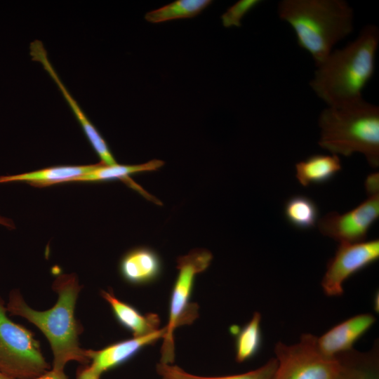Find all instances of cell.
<instances>
[{
	"label": "cell",
	"mask_w": 379,
	"mask_h": 379,
	"mask_svg": "<svg viewBox=\"0 0 379 379\" xmlns=\"http://www.w3.org/2000/svg\"><path fill=\"white\" fill-rule=\"evenodd\" d=\"M364 187L368 197L379 194V173L369 174L365 180Z\"/></svg>",
	"instance_id": "obj_23"
},
{
	"label": "cell",
	"mask_w": 379,
	"mask_h": 379,
	"mask_svg": "<svg viewBox=\"0 0 379 379\" xmlns=\"http://www.w3.org/2000/svg\"><path fill=\"white\" fill-rule=\"evenodd\" d=\"M212 259V253L206 249H195L178 258V273L171 294L168 322L165 326L160 363L173 364L175 328L190 325L198 317L199 306L190 302L191 295L197 275L208 267Z\"/></svg>",
	"instance_id": "obj_5"
},
{
	"label": "cell",
	"mask_w": 379,
	"mask_h": 379,
	"mask_svg": "<svg viewBox=\"0 0 379 379\" xmlns=\"http://www.w3.org/2000/svg\"><path fill=\"white\" fill-rule=\"evenodd\" d=\"M32 379H68L64 371L49 370L45 373Z\"/></svg>",
	"instance_id": "obj_24"
},
{
	"label": "cell",
	"mask_w": 379,
	"mask_h": 379,
	"mask_svg": "<svg viewBox=\"0 0 379 379\" xmlns=\"http://www.w3.org/2000/svg\"><path fill=\"white\" fill-rule=\"evenodd\" d=\"M317 337L302 335L298 343L275 346L277 368L272 379H341L350 371L347 352L327 357L319 352Z\"/></svg>",
	"instance_id": "obj_6"
},
{
	"label": "cell",
	"mask_w": 379,
	"mask_h": 379,
	"mask_svg": "<svg viewBox=\"0 0 379 379\" xmlns=\"http://www.w3.org/2000/svg\"><path fill=\"white\" fill-rule=\"evenodd\" d=\"M99 163L82 166H55L26 173L0 176V184L25 182L32 186L44 187L68 183L71 180L95 169Z\"/></svg>",
	"instance_id": "obj_16"
},
{
	"label": "cell",
	"mask_w": 379,
	"mask_h": 379,
	"mask_svg": "<svg viewBox=\"0 0 379 379\" xmlns=\"http://www.w3.org/2000/svg\"><path fill=\"white\" fill-rule=\"evenodd\" d=\"M379 45V29L366 25L345 46L333 49L316 66L309 84L327 106H340L361 100L372 79Z\"/></svg>",
	"instance_id": "obj_2"
},
{
	"label": "cell",
	"mask_w": 379,
	"mask_h": 379,
	"mask_svg": "<svg viewBox=\"0 0 379 379\" xmlns=\"http://www.w3.org/2000/svg\"><path fill=\"white\" fill-rule=\"evenodd\" d=\"M278 362L276 358H272L261 367L247 373L218 377H203L192 375L173 365L159 363L156 365V371L161 379H272Z\"/></svg>",
	"instance_id": "obj_18"
},
{
	"label": "cell",
	"mask_w": 379,
	"mask_h": 379,
	"mask_svg": "<svg viewBox=\"0 0 379 379\" xmlns=\"http://www.w3.org/2000/svg\"><path fill=\"white\" fill-rule=\"evenodd\" d=\"M379 217V194L368 198L343 214L332 211L319 220V232L340 243H357L366 239Z\"/></svg>",
	"instance_id": "obj_9"
},
{
	"label": "cell",
	"mask_w": 379,
	"mask_h": 379,
	"mask_svg": "<svg viewBox=\"0 0 379 379\" xmlns=\"http://www.w3.org/2000/svg\"><path fill=\"white\" fill-rule=\"evenodd\" d=\"M52 288L58 294V300L47 310L31 308L18 290L10 293L6 310L11 315L26 319L44 333L52 350L53 370L64 371L65 366L70 361L87 364L88 350L81 348L79 340L83 327L74 315L82 286L74 274H62L56 277Z\"/></svg>",
	"instance_id": "obj_1"
},
{
	"label": "cell",
	"mask_w": 379,
	"mask_h": 379,
	"mask_svg": "<svg viewBox=\"0 0 379 379\" xmlns=\"http://www.w3.org/2000/svg\"><path fill=\"white\" fill-rule=\"evenodd\" d=\"M29 54L32 57V60L39 62L44 69L55 82L65 99L72 108V112L80 124L92 147L100 158L101 161L106 165H114L117 164L106 141L90 121L86 115L78 105L76 100L62 84L48 60V53L43 43L39 40H34L32 41L29 46Z\"/></svg>",
	"instance_id": "obj_11"
},
{
	"label": "cell",
	"mask_w": 379,
	"mask_h": 379,
	"mask_svg": "<svg viewBox=\"0 0 379 379\" xmlns=\"http://www.w3.org/2000/svg\"><path fill=\"white\" fill-rule=\"evenodd\" d=\"M100 294L110 305L117 321L131 331L133 338L147 335L160 329L161 321L158 314H141L133 306L118 299L112 289L101 291Z\"/></svg>",
	"instance_id": "obj_15"
},
{
	"label": "cell",
	"mask_w": 379,
	"mask_h": 379,
	"mask_svg": "<svg viewBox=\"0 0 379 379\" xmlns=\"http://www.w3.org/2000/svg\"><path fill=\"white\" fill-rule=\"evenodd\" d=\"M164 162L159 159H153L141 164L122 165H106L100 161L98 166L91 172L74 178L69 182H97L114 180H120L127 184L132 189L138 192L146 199L156 204H161L154 197L147 193L143 188L130 178L133 174L157 171L163 166Z\"/></svg>",
	"instance_id": "obj_14"
},
{
	"label": "cell",
	"mask_w": 379,
	"mask_h": 379,
	"mask_svg": "<svg viewBox=\"0 0 379 379\" xmlns=\"http://www.w3.org/2000/svg\"><path fill=\"white\" fill-rule=\"evenodd\" d=\"M341 379H351V378H348L347 376H345V377L342 378Z\"/></svg>",
	"instance_id": "obj_27"
},
{
	"label": "cell",
	"mask_w": 379,
	"mask_h": 379,
	"mask_svg": "<svg viewBox=\"0 0 379 379\" xmlns=\"http://www.w3.org/2000/svg\"><path fill=\"white\" fill-rule=\"evenodd\" d=\"M119 272L122 278L133 285H144L155 281L161 272V261L158 254L148 247H136L121 258Z\"/></svg>",
	"instance_id": "obj_13"
},
{
	"label": "cell",
	"mask_w": 379,
	"mask_h": 379,
	"mask_svg": "<svg viewBox=\"0 0 379 379\" xmlns=\"http://www.w3.org/2000/svg\"><path fill=\"white\" fill-rule=\"evenodd\" d=\"M260 2V0L238 1L221 15L222 25L225 27H240L243 18Z\"/></svg>",
	"instance_id": "obj_22"
},
{
	"label": "cell",
	"mask_w": 379,
	"mask_h": 379,
	"mask_svg": "<svg viewBox=\"0 0 379 379\" xmlns=\"http://www.w3.org/2000/svg\"><path fill=\"white\" fill-rule=\"evenodd\" d=\"M165 333L164 326L147 335L119 341L99 350H88L89 362L78 368L77 379H100L105 372L124 364L145 347L163 338Z\"/></svg>",
	"instance_id": "obj_10"
},
{
	"label": "cell",
	"mask_w": 379,
	"mask_h": 379,
	"mask_svg": "<svg viewBox=\"0 0 379 379\" xmlns=\"http://www.w3.org/2000/svg\"><path fill=\"white\" fill-rule=\"evenodd\" d=\"M375 318L371 314L352 317L331 328L319 338L316 345L321 353L335 357L352 350L354 344L373 325Z\"/></svg>",
	"instance_id": "obj_12"
},
{
	"label": "cell",
	"mask_w": 379,
	"mask_h": 379,
	"mask_svg": "<svg viewBox=\"0 0 379 379\" xmlns=\"http://www.w3.org/2000/svg\"><path fill=\"white\" fill-rule=\"evenodd\" d=\"M341 169L338 155L317 154L295 164V177L302 186L307 187L329 181Z\"/></svg>",
	"instance_id": "obj_17"
},
{
	"label": "cell",
	"mask_w": 379,
	"mask_h": 379,
	"mask_svg": "<svg viewBox=\"0 0 379 379\" xmlns=\"http://www.w3.org/2000/svg\"><path fill=\"white\" fill-rule=\"evenodd\" d=\"M260 321V314L255 312L251 319L235 333V359L237 362L248 361L260 351L262 345Z\"/></svg>",
	"instance_id": "obj_20"
},
{
	"label": "cell",
	"mask_w": 379,
	"mask_h": 379,
	"mask_svg": "<svg viewBox=\"0 0 379 379\" xmlns=\"http://www.w3.org/2000/svg\"><path fill=\"white\" fill-rule=\"evenodd\" d=\"M50 368L39 341L30 330L8 317L0 297V371L13 379H32Z\"/></svg>",
	"instance_id": "obj_7"
},
{
	"label": "cell",
	"mask_w": 379,
	"mask_h": 379,
	"mask_svg": "<svg viewBox=\"0 0 379 379\" xmlns=\"http://www.w3.org/2000/svg\"><path fill=\"white\" fill-rule=\"evenodd\" d=\"M0 379H13V378L4 374L1 371H0Z\"/></svg>",
	"instance_id": "obj_26"
},
{
	"label": "cell",
	"mask_w": 379,
	"mask_h": 379,
	"mask_svg": "<svg viewBox=\"0 0 379 379\" xmlns=\"http://www.w3.org/2000/svg\"><path fill=\"white\" fill-rule=\"evenodd\" d=\"M280 20L293 29L298 45L321 64L354 29V10L345 0H282Z\"/></svg>",
	"instance_id": "obj_3"
},
{
	"label": "cell",
	"mask_w": 379,
	"mask_h": 379,
	"mask_svg": "<svg viewBox=\"0 0 379 379\" xmlns=\"http://www.w3.org/2000/svg\"><path fill=\"white\" fill-rule=\"evenodd\" d=\"M319 145L337 155L359 152L373 168L379 166V107L364 98L327 106L319 117Z\"/></svg>",
	"instance_id": "obj_4"
},
{
	"label": "cell",
	"mask_w": 379,
	"mask_h": 379,
	"mask_svg": "<svg viewBox=\"0 0 379 379\" xmlns=\"http://www.w3.org/2000/svg\"><path fill=\"white\" fill-rule=\"evenodd\" d=\"M284 215L288 223L300 230L312 229L319 221L317 204L305 195L290 197L284 206Z\"/></svg>",
	"instance_id": "obj_19"
},
{
	"label": "cell",
	"mask_w": 379,
	"mask_h": 379,
	"mask_svg": "<svg viewBox=\"0 0 379 379\" xmlns=\"http://www.w3.org/2000/svg\"><path fill=\"white\" fill-rule=\"evenodd\" d=\"M379 258V240L357 243H340L330 259L321 281V287L328 296H340L343 284L351 276L366 268Z\"/></svg>",
	"instance_id": "obj_8"
},
{
	"label": "cell",
	"mask_w": 379,
	"mask_h": 379,
	"mask_svg": "<svg viewBox=\"0 0 379 379\" xmlns=\"http://www.w3.org/2000/svg\"><path fill=\"white\" fill-rule=\"evenodd\" d=\"M0 225H4L11 229H13L15 227L13 222L11 220L4 218V217H1V216H0Z\"/></svg>",
	"instance_id": "obj_25"
},
{
	"label": "cell",
	"mask_w": 379,
	"mask_h": 379,
	"mask_svg": "<svg viewBox=\"0 0 379 379\" xmlns=\"http://www.w3.org/2000/svg\"><path fill=\"white\" fill-rule=\"evenodd\" d=\"M212 3L210 0H177L161 8L148 12L145 18L152 23L193 18Z\"/></svg>",
	"instance_id": "obj_21"
}]
</instances>
